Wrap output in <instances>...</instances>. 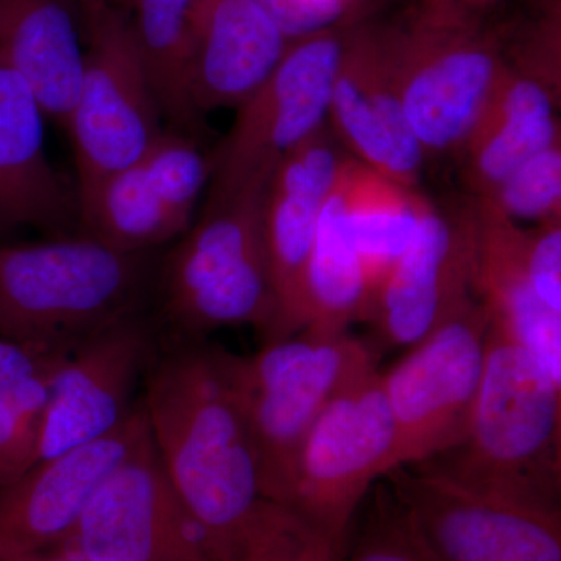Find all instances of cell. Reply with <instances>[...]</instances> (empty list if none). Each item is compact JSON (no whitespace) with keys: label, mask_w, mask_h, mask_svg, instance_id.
I'll list each match as a JSON object with an SVG mask.
<instances>
[{"label":"cell","mask_w":561,"mask_h":561,"mask_svg":"<svg viewBox=\"0 0 561 561\" xmlns=\"http://www.w3.org/2000/svg\"><path fill=\"white\" fill-rule=\"evenodd\" d=\"M560 99L505 66L460 144V180L471 198L489 197L518 165L561 139Z\"/></svg>","instance_id":"ffe728a7"},{"label":"cell","mask_w":561,"mask_h":561,"mask_svg":"<svg viewBox=\"0 0 561 561\" xmlns=\"http://www.w3.org/2000/svg\"><path fill=\"white\" fill-rule=\"evenodd\" d=\"M478 216L471 198L453 209L430 203L415 238L382 284L368 323L389 348H409L476 295Z\"/></svg>","instance_id":"5bb4252c"},{"label":"cell","mask_w":561,"mask_h":561,"mask_svg":"<svg viewBox=\"0 0 561 561\" xmlns=\"http://www.w3.org/2000/svg\"><path fill=\"white\" fill-rule=\"evenodd\" d=\"M158 264L87 234L0 242V337L68 353L110 324L146 312Z\"/></svg>","instance_id":"3957f363"},{"label":"cell","mask_w":561,"mask_h":561,"mask_svg":"<svg viewBox=\"0 0 561 561\" xmlns=\"http://www.w3.org/2000/svg\"><path fill=\"white\" fill-rule=\"evenodd\" d=\"M81 234L124 253H153L181 238L191 225L181 220L150 180L142 162L106 176L79 202Z\"/></svg>","instance_id":"d4e9b609"},{"label":"cell","mask_w":561,"mask_h":561,"mask_svg":"<svg viewBox=\"0 0 561 561\" xmlns=\"http://www.w3.org/2000/svg\"><path fill=\"white\" fill-rule=\"evenodd\" d=\"M79 22L72 0H0V57L62 127L83 76Z\"/></svg>","instance_id":"7402d4cb"},{"label":"cell","mask_w":561,"mask_h":561,"mask_svg":"<svg viewBox=\"0 0 561 561\" xmlns=\"http://www.w3.org/2000/svg\"><path fill=\"white\" fill-rule=\"evenodd\" d=\"M474 201L513 221L561 220V139L518 165L489 197Z\"/></svg>","instance_id":"f546056e"},{"label":"cell","mask_w":561,"mask_h":561,"mask_svg":"<svg viewBox=\"0 0 561 561\" xmlns=\"http://www.w3.org/2000/svg\"><path fill=\"white\" fill-rule=\"evenodd\" d=\"M346 176L351 234L360 261L370 319L382 284L411 245L431 201L419 187L387 179L350 154Z\"/></svg>","instance_id":"cb8c5ba5"},{"label":"cell","mask_w":561,"mask_h":561,"mask_svg":"<svg viewBox=\"0 0 561 561\" xmlns=\"http://www.w3.org/2000/svg\"><path fill=\"white\" fill-rule=\"evenodd\" d=\"M267 186L209 190L198 219L158 264L151 319L160 342H202L238 327L267 337L276 316L262 228Z\"/></svg>","instance_id":"277c9868"},{"label":"cell","mask_w":561,"mask_h":561,"mask_svg":"<svg viewBox=\"0 0 561 561\" xmlns=\"http://www.w3.org/2000/svg\"><path fill=\"white\" fill-rule=\"evenodd\" d=\"M354 24L290 41L214 151L209 190L268 184L279 162L328 124L332 84Z\"/></svg>","instance_id":"9c48e42d"},{"label":"cell","mask_w":561,"mask_h":561,"mask_svg":"<svg viewBox=\"0 0 561 561\" xmlns=\"http://www.w3.org/2000/svg\"><path fill=\"white\" fill-rule=\"evenodd\" d=\"M346 561H435L394 501L387 483L376 491L375 504L359 540Z\"/></svg>","instance_id":"1f68e13d"},{"label":"cell","mask_w":561,"mask_h":561,"mask_svg":"<svg viewBox=\"0 0 561 561\" xmlns=\"http://www.w3.org/2000/svg\"><path fill=\"white\" fill-rule=\"evenodd\" d=\"M489 327L485 305L472 297L381 373L397 427V468L434 459L463 437L482 382Z\"/></svg>","instance_id":"30bf717a"},{"label":"cell","mask_w":561,"mask_h":561,"mask_svg":"<svg viewBox=\"0 0 561 561\" xmlns=\"http://www.w3.org/2000/svg\"><path fill=\"white\" fill-rule=\"evenodd\" d=\"M0 561H98L80 556V553L65 551V549L49 548L39 551L2 553Z\"/></svg>","instance_id":"e575fe53"},{"label":"cell","mask_w":561,"mask_h":561,"mask_svg":"<svg viewBox=\"0 0 561 561\" xmlns=\"http://www.w3.org/2000/svg\"><path fill=\"white\" fill-rule=\"evenodd\" d=\"M228 370L256 451L262 500L284 504L298 454L328 404L378 371L368 342L348 331H300L253 356L228 351Z\"/></svg>","instance_id":"5b68a950"},{"label":"cell","mask_w":561,"mask_h":561,"mask_svg":"<svg viewBox=\"0 0 561 561\" xmlns=\"http://www.w3.org/2000/svg\"><path fill=\"white\" fill-rule=\"evenodd\" d=\"M523 247L531 289L542 305L561 313V220L524 228Z\"/></svg>","instance_id":"836d02e7"},{"label":"cell","mask_w":561,"mask_h":561,"mask_svg":"<svg viewBox=\"0 0 561 561\" xmlns=\"http://www.w3.org/2000/svg\"><path fill=\"white\" fill-rule=\"evenodd\" d=\"M435 561H561V515L479 493L423 467L383 476Z\"/></svg>","instance_id":"8fae6325"},{"label":"cell","mask_w":561,"mask_h":561,"mask_svg":"<svg viewBox=\"0 0 561 561\" xmlns=\"http://www.w3.org/2000/svg\"><path fill=\"white\" fill-rule=\"evenodd\" d=\"M83 76L66 128L76 154L77 201L135 164L164 130L160 99L121 7L84 25Z\"/></svg>","instance_id":"52a82bcc"},{"label":"cell","mask_w":561,"mask_h":561,"mask_svg":"<svg viewBox=\"0 0 561 561\" xmlns=\"http://www.w3.org/2000/svg\"><path fill=\"white\" fill-rule=\"evenodd\" d=\"M55 548L98 561H216L150 431L103 479L79 522Z\"/></svg>","instance_id":"7c38bea8"},{"label":"cell","mask_w":561,"mask_h":561,"mask_svg":"<svg viewBox=\"0 0 561 561\" xmlns=\"http://www.w3.org/2000/svg\"><path fill=\"white\" fill-rule=\"evenodd\" d=\"M278 22L287 38L367 21L379 0H256Z\"/></svg>","instance_id":"d6a6232c"},{"label":"cell","mask_w":561,"mask_h":561,"mask_svg":"<svg viewBox=\"0 0 561 561\" xmlns=\"http://www.w3.org/2000/svg\"><path fill=\"white\" fill-rule=\"evenodd\" d=\"M290 39L256 0H197L191 21L187 92L203 117L238 110L267 80Z\"/></svg>","instance_id":"ac0fdd59"},{"label":"cell","mask_w":561,"mask_h":561,"mask_svg":"<svg viewBox=\"0 0 561 561\" xmlns=\"http://www.w3.org/2000/svg\"><path fill=\"white\" fill-rule=\"evenodd\" d=\"M140 162L173 213L192 225L210 181L213 153L203 150L201 139L165 127Z\"/></svg>","instance_id":"83f0119b"},{"label":"cell","mask_w":561,"mask_h":561,"mask_svg":"<svg viewBox=\"0 0 561 561\" xmlns=\"http://www.w3.org/2000/svg\"><path fill=\"white\" fill-rule=\"evenodd\" d=\"M485 11L419 0L390 22L405 116L426 158L456 154L504 68L501 27Z\"/></svg>","instance_id":"8992f818"},{"label":"cell","mask_w":561,"mask_h":561,"mask_svg":"<svg viewBox=\"0 0 561 561\" xmlns=\"http://www.w3.org/2000/svg\"><path fill=\"white\" fill-rule=\"evenodd\" d=\"M72 3L76 5L77 11H79L83 27L88 22L94 20L98 14H101L103 10L108 9V7H121V0H72Z\"/></svg>","instance_id":"d590c367"},{"label":"cell","mask_w":561,"mask_h":561,"mask_svg":"<svg viewBox=\"0 0 561 561\" xmlns=\"http://www.w3.org/2000/svg\"><path fill=\"white\" fill-rule=\"evenodd\" d=\"M197 0H121L168 127L201 139L203 117L187 92L192 13Z\"/></svg>","instance_id":"484cf974"},{"label":"cell","mask_w":561,"mask_h":561,"mask_svg":"<svg viewBox=\"0 0 561 561\" xmlns=\"http://www.w3.org/2000/svg\"><path fill=\"white\" fill-rule=\"evenodd\" d=\"M419 465L479 493L561 515V383L490 323L463 437Z\"/></svg>","instance_id":"7a4b0ae2"},{"label":"cell","mask_w":561,"mask_h":561,"mask_svg":"<svg viewBox=\"0 0 561 561\" xmlns=\"http://www.w3.org/2000/svg\"><path fill=\"white\" fill-rule=\"evenodd\" d=\"M44 116L25 81L0 57V242L21 231L55 238L79 224V201L47 158Z\"/></svg>","instance_id":"d6986e66"},{"label":"cell","mask_w":561,"mask_h":561,"mask_svg":"<svg viewBox=\"0 0 561 561\" xmlns=\"http://www.w3.org/2000/svg\"><path fill=\"white\" fill-rule=\"evenodd\" d=\"M448 2L461 3V5L472 7V9L479 10L493 9V0H448Z\"/></svg>","instance_id":"8d00e7d4"},{"label":"cell","mask_w":561,"mask_h":561,"mask_svg":"<svg viewBox=\"0 0 561 561\" xmlns=\"http://www.w3.org/2000/svg\"><path fill=\"white\" fill-rule=\"evenodd\" d=\"M328 121L351 158L397 183L419 187L427 158L405 116L390 22L367 20L351 28L332 84Z\"/></svg>","instance_id":"9a60e30c"},{"label":"cell","mask_w":561,"mask_h":561,"mask_svg":"<svg viewBox=\"0 0 561 561\" xmlns=\"http://www.w3.org/2000/svg\"><path fill=\"white\" fill-rule=\"evenodd\" d=\"M341 147L328 124L323 125L279 162L268 181L262 228L276 316L265 342L297 334L302 275L321 209L348 154Z\"/></svg>","instance_id":"e0dca14e"},{"label":"cell","mask_w":561,"mask_h":561,"mask_svg":"<svg viewBox=\"0 0 561 561\" xmlns=\"http://www.w3.org/2000/svg\"><path fill=\"white\" fill-rule=\"evenodd\" d=\"M149 431L138 408L101 440L33 463L0 486V556L55 548L70 534L99 489Z\"/></svg>","instance_id":"2e32d148"},{"label":"cell","mask_w":561,"mask_h":561,"mask_svg":"<svg viewBox=\"0 0 561 561\" xmlns=\"http://www.w3.org/2000/svg\"><path fill=\"white\" fill-rule=\"evenodd\" d=\"M158 350L160 334L146 312L73 346L55 373L35 463L101 440L130 419Z\"/></svg>","instance_id":"4fadbf2b"},{"label":"cell","mask_w":561,"mask_h":561,"mask_svg":"<svg viewBox=\"0 0 561 561\" xmlns=\"http://www.w3.org/2000/svg\"><path fill=\"white\" fill-rule=\"evenodd\" d=\"M236 561H339L331 542L286 505L261 500Z\"/></svg>","instance_id":"f1b7e54d"},{"label":"cell","mask_w":561,"mask_h":561,"mask_svg":"<svg viewBox=\"0 0 561 561\" xmlns=\"http://www.w3.org/2000/svg\"><path fill=\"white\" fill-rule=\"evenodd\" d=\"M478 216L476 295L490 323L524 346L561 383V313L537 297L524 261V228L471 198Z\"/></svg>","instance_id":"44dd1931"},{"label":"cell","mask_w":561,"mask_h":561,"mask_svg":"<svg viewBox=\"0 0 561 561\" xmlns=\"http://www.w3.org/2000/svg\"><path fill=\"white\" fill-rule=\"evenodd\" d=\"M140 397L151 440L216 561L238 560L262 500L256 451L228 370V350L160 342Z\"/></svg>","instance_id":"6da1fadb"},{"label":"cell","mask_w":561,"mask_h":561,"mask_svg":"<svg viewBox=\"0 0 561 561\" xmlns=\"http://www.w3.org/2000/svg\"><path fill=\"white\" fill-rule=\"evenodd\" d=\"M496 2H497V0H493V5H494V3H496Z\"/></svg>","instance_id":"74e56055"},{"label":"cell","mask_w":561,"mask_h":561,"mask_svg":"<svg viewBox=\"0 0 561 561\" xmlns=\"http://www.w3.org/2000/svg\"><path fill=\"white\" fill-rule=\"evenodd\" d=\"M398 437L381 371L328 404L298 454L283 505L320 531L341 560L354 513L373 483L397 468Z\"/></svg>","instance_id":"ba28073f"},{"label":"cell","mask_w":561,"mask_h":561,"mask_svg":"<svg viewBox=\"0 0 561 561\" xmlns=\"http://www.w3.org/2000/svg\"><path fill=\"white\" fill-rule=\"evenodd\" d=\"M346 161L321 209L311 254L302 275L297 332L348 331L367 321L368 295L348 217Z\"/></svg>","instance_id":"603a6c76"},{"label":"cell","mask_w":561,"mask_h":561,"mask_svg":"<svg viewBox=\"0 0 561 561\" xmlns=\"http://www.w3.org/2000/svg\"><path fill=\"white\" fill-rule=\"evenodd\" d=\"M68 353H46L0 337V486L35 463L51 383Z\"/></svg>","instance_id":"4316f807"},{"label":"cell","mask_w":561,"mask_h":561,"mask_svg":"<svg viewBox=\"0 0 561 561\" xmlns=\"http://www.w3.org/2000/svg\"><path fill=\"white\" fill-rule=\"evenodd\" d=\"M504 62L561 101V3L541 0L530 16L500 24Z\"/></svg>","instance_id":"4dcf8cb0"}]
</instances>
